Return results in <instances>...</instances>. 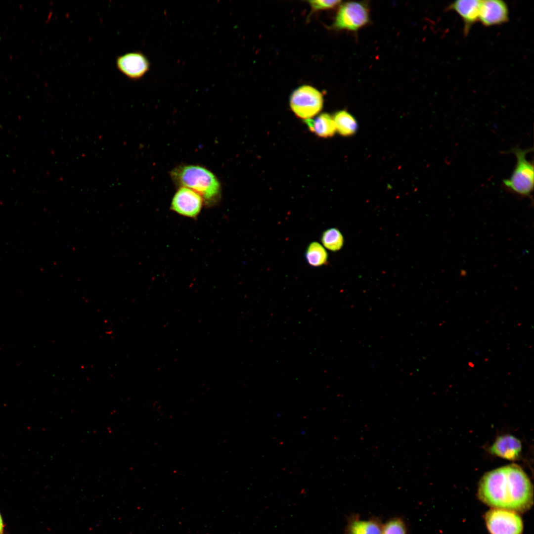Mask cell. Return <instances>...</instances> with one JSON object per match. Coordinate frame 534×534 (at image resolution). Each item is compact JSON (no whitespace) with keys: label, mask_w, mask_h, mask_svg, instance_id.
Here are the masks:
<instances>
[{"label":"cell","mask_w":534,"mask_h":534,"mask_svg":"<svg viewBox=\"0 0 534 534\" xmlns=\"http://www.w3.org/2000/svg\"><path fill=\"white\" fill-rule=\"evenodd\" d=\"M478 495L483 502L490 506L515 512L525 511L533 503L530 480L515 464L486 473L480 481Z\"/></svg>","instance_id":"cell-1"},{"label":"cell","mask_w":534,"mask_h":534,"mask_svg":"<svg viewBox=\"0 0 534 534\" xmlns=\"http://www.w3.org/2000/svg\"><path fill=\"white\" fill-rule=\"evenodd\" d=\"M174 181L198 194L207 204L216 202L220 198L221 184L216 176L207 169L194 165L175 168L171 172Z\"/></svg>","instance_id":"cell-2"},{"label":"cell","mask_w":534,"mask_h":534,"mask_svg":"<svg viewBox=\"0 0 534 534\" xmlns=\"http://www.w3.org/2000/svg\"><path fill=\"white\" fill-rule=\"evenodd\" d=\"M533 150V148L522 149L516 146L509 152L515 156L516 163L510 177L503 180V185L506 190L522 197H531L534 189V163L527 158Z\"/></svg>","instance_id":"cell-3"},{"label":"cell","mask_w":534,"mask_h":534,"mask_svg":"<svg viewBox=\"0 0 534 534\" xmlns=\"http://www.w3.org/2000/svg\"><path fill=\"white\" fill-rule=\"evenodd\" d=\"M323 98L321 93L308 85L299 87L290 98L291 108L297 117L304 120L311 119L322 109Z\"/></svg>","instance_id":"cell-4"},{"label":"cell","mask_w":534,"mask_h":534,"mask_svg":"<svg viewBox=\"0 0 534 534\" xmlns=\"http://www.w3.org/2000/svg\"><path fill=\"white\" fill-rule=\"evenodd\" d=\"M369 21V11L366 4L349 1L341 5L333 24L338 30L356 31Z\"/></svg>","instance_id":"cell-5"},{"label":"cell","mask_w":534,"mask_h":534,"mask_svg":"<svg viewBox=\"0 0 534 534\" xmlns=\"http://www.w3.org/2000/svg\"><path fill=\"white\" fill-rule=\"evenodd\" d=\"M486 522L490 534H522L521 517L512 510L494 508L486 514Z\"/></svg>","instance_id":"cell-6"},{"label":"cell","mask_w":534,"mask_h":534,"mask_svg":"<svg viewBox=\"0 0 534 534\" xmlns=\"http://www.w3.org/2000/svg\"><path fill=\"white\" fill-rule=\"evenodd\" d=\"M203 200L196 192L180 187L175 193L171 203V209L182 216L195 218L200 213Z\"/></svg>","instance_id":"cell-7"},{"label":"cell","mask_w":534,"mask_h":534,"mask_svg":"<svg viewBox=\"0 0 534 534\" xmlns=\"http://www.w3.org/2000/svg\"><path fill=\"white\" fill-rule=\"evenodd\" d=\"M116 64L120 72L132 80L141 78L150 68L146 56L138 51L128 52L118 56Z\"/></svg>","instance_id":"cell-8"},{"label":"cell","mask_w":534,"mask_h":534,"mask_svg":"<svg viewBox=\"0 0 534 534\" xmlns=\"http://www.w3.org/2000/svg\"><path fill=\"white\" fill-rule=\"evenodd\" d=\"M506 3L501 0H481L479 21L486 27L505 23L509 19Z\"/></svg>","instance_id":"cell-9"},{"label":"cell","mask_w":534,"mask_h":534,"mask_svg":"<svg viewBox=\"0 0 534 534\" xmlns=\"http://www.w3.org/2000/svg\"><path fill=\"white\" fill-rule=\"evenodd\" d=\"M481 0H458L451 3L447 9L456 12L464 23V32L466 35L472 25L479 21Z\"/></svg>","instance_id":"cell-10"},{"label":"cell","mask_w":534,"mask_h":534,"mask_svg":"<svg viewBox=\"0 0 534 534\" xmlns=\"http://www.w3.org/2000/svg\"><path fill=\"white\" fill-rule=\"evenodd\" d=\"M522 449L520 441L510 435L498 437L490 446V452L494 455L509 460L519 457Z\"/></svg>","instance_id":"cell-11"},{"label":"cell","mask_w":534,"mask_h":534,"mask_svg":"<svg viewBox=\"0 0 534 534\" xmlns=\"http://www.w3.org/2000/svg\"><path fill=\"white\" fill-rule=\"evenodd\" d=\"M383 525L378 518L362 519L352 516L347 522L345 534H381Z\"/></svg>","instance_id":"cell-12"},{"label":"cell","mask_w":534,"mask_h":534,"mask_svg":"<svg viewBox=\"0 0 534 534\" xmlns=\"http://www.w3.org/2000/svg\"><path fill=\"white\" fill-rule=\"evenodd\" d=\"M309 130L319 137H332L336 131L333 118L327 113H322L314 119L305 120Z\"/></svg>","instance_id":"cell-13"},{"label":"cell","mask_w":534,"mask_h":534,"mask_svg":"<svg viewBox=\"0 0 534 534\" xmlns=\"http://www.w3.org/2000/svg\"><path fill=\"white\" fill-rule=\"evenodd\" d=\"M336 131L343 136L354 134L357 130V124L355 118L346 110L337 112L333 117Z\"/></svg>","instance_id":"cell-14"},{"label":"cell","mask_w":534,"mask_h":534,"mask_svg":"<svg viewBox=\"0 0 534 534\" xmlns=\"http://www.w3.org/2000/svg\"><path fill=\"white\" fill-rule=\"evenodd\" d=\"M305 257L308 264L313 267H319L327 261L328 254L324 247L316 242H312L308 246Z\"/></svg>","instance_id":"cell-15"},{"label":"cell","mask_w":534,"mask_h":534,"mask_svg":"<svg viewBox=\"0 0 534 534\" xmlns=\"http://www.w3.org/2000/svg\"><path fill=\"white\" fill-rule=\"evenodd\" d=\"M323 246L332 251L341 249L344 244V238L340 231L337 228H331L324 231L321 238Z\"/></svg>","instance_id":"cell-16"},{"label":"cell","mask_w":534,"mask_h":534,"mask_svg":"<svg viewBox=\"0 0 534 534\" xmlns=\"http://www.w3.org/2000/svg\"><path fill=\"white\" fill-rule=\"evenodd\" d=\"M407 527L403 519L395 517L383 524L381 534H408Z\"/></svg>","instance_id":"cell-17"},{"label":"cell","mask_w":534,"mask_h":534,"mask_svg":"<svg viewBox=\"0 0 534 534\" xmlns=\"http://www.w3.org/2000/svg\"><path fill=\"white\" fill-rule=\"evenodd\" d=\"M313 11L328 9L335 7L341 3V0H316L309 1Z\"/></svg>","instance_id":"cell-18"},{"label":"cell","mask_w":534,"mask_h":534,"mask_svg":"<svg viewBox=\"0 0 534 534\" xmlns=\"http://www.w3.org/2000/svg\"><path fill=\"white\" fill-rule=\"evenodd\" d=\"M4 530V524L2 518L0 513V534H2Z\"/></svg>","instance_id":"cell-19"}]
</instances>
